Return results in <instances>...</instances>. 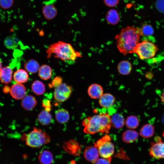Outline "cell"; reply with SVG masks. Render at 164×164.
Returning a JSON list of instances; mask_svg holds the SVG:
<instances>
[{
    "label": "cell",
    "instance_id": "1",
    "mask_svg": "<svg viewBox=\"0 0 164 164\" xmlns=\"http://www.w3.org/2000/svg\"><path fill=\"white\" fill-rule=\"evenodd\" d=\"M140 36L139 28L128 26L123 29L115 36L119 52L124 55L133 53L134 49L139 42Z\"/></svg>",
    "mask_w": 164,
    "mask_h": 164
},
{
    "label": "cell",
    "instance_id": "2",
    "mask_svg": "<svg viewBox=\"0 0 164 164\" xmlns=\"http://www.w3.org/2000/svg\"><path fill=\"white\" fill-rule=\"evenodd\" d=\"M82 124L85 133L94 135L99 132L107 134L111 126V116L107 113H101L86 118Z\"/></svg>",
    "mask_w": 164,
    "mask_h": 164
},
{
    "label": "cell",
    "instance_id": "3",
    "mask_svg": "<svg viewBox=\"0 0 164 164\" xmlns=\"http://www.w3.org/2000/svg\"><path fill=\"white\" fill-rule=\"evenodd\" d=\"M46 53L48 58L53 55L69 64L74 63L78 57H81L80 53L76 51L71 44L62 41L51 45Z\"/></svg>",
    "mask_w": 164,
    "mask_h": 164
},
{
    "label": "cell",
    "instance_id": "4",
    "mask_svg": "<svg viewBox=\"0 0 164 164\" xmlns=\"http://www.w3.org/2000/svg\"><path fill=\"white\" fill-rule=\"evenodd\" d=\"M50 140L49 135L42 130L34 127L33 130L26 136V144L32 148H39Z\"/></svg>",
    "mask_w": 164,
    "mask_h": 164
},
{
    "label": "cell",
    "instance_id": "5",
    "mask_svg": "<svg viewBox=\"0 0 164 164\" xmlns=\"http://www.w3.org/2000/svg\"><path fill=\"white\" fill-rule=\"evenodd\" d=\"M158 50L157 46L152 42L144 40L139 42L133 51L142 60L147 59L153 57Z\"/></svg>",
    "mask_w": 164,
    "mask_h": 164
},
{
    "label": "cell",
    "instance_id": "6",
    "mask_svg": "<svg viewBox=\"0 0 164 164\" xmlns=\"http://www.w3.org/2000/svg\"><path fill=\"white\" fill-rule=\"evenodd\" d=\"M111 138L106 134L94 143L98 151L99 155L102 158L111 157L114 151V146L111 142Z\"/></svg>",
    "mask_w": 164,
    "mask_h": 164
},
{
    "label": "cell",
    "instance_id": "7",
    "mask_svg": "<svg viewBox=\"0 0 164 164\" xmlns=\"http://www.w3.org/2000/svg\"><path fill=\"white\" fill-rule=\"evenodd\" d=\"M154 140L151 144L149 153L150 156L156 159H164V142L159 136L155 137Z\"/></svg>",
    "mask_w": 164,
    "mask_h": 164
},
{
    "label": "cell",
    "instance_id": "8",
    "mask_svg": "<svg viewBox=\"0 0 164 164\" xmlns=\"http://www.w3.org/2000/svg\"><path fill=\"white\" fill-rule=\"evenodd\" d=\"M72 92L71 87L65 83H63L55 88L54 91V97L57 102H63L69 98Z\"/></svg>",
    "mask_w": 164,
    "mask_h": 164
},
{
    "label": "cell",
    "instance_id": "9",
    "mask_svg": "<svg viewBox=\"0 0 164 164\" xmlns=\"http://www.w3.org/2000/svg\"><path fill=\"white\" fill-rule=\"evenodd\" d=\"M63 148L68 153L74 156H79L81 152V148L78 143L73 140L65 142Z\"/></svg>",
    "mask_w": 164,
    "mask_h": 164
},
{
    "label": "cell",
    "instance_id": "10",
    "mask_svg": "<svg viewBox=\"0 0 164 164\" xmlns=\"http://www.w3.org/2000/svg\"><path fill=\"white\" fill-rule=\"evenodd\" d=\"M26 92L25 87L22 84L18 83L11 86L10 91L12 97L16 100L22 99L25 96Z\"/></svg>",
    "mask_w": 164,
    "mask_h": 164
},
{
    "label": "cell",
    "instance_id": "11",
    "mask_svg": "<svg viewBox=\"0 0 164 164\" xmlns=\"http://www.w3.org/2000/svg\"><path fill=\"white\" fill-rule=\"evenodd\" d=\"M84 155L87 160L93 163L98 159L99 154L97 148L94 145L87 147Z\"/></svg>",
    "mask_w": 164,
    "mask_h": 164
},
{
    "label": "cell",
    "instance_id": "12",
    "mask_svg": "<svg viewBox=\"0 0 164 164\" xmlns=\"http://www.w3.org/2000/svg\"><path fill=\"white\" fill-rule=\"evenodd\" d=\"M115 101V97L109 93L103 94L99 98L100 105L104 108H109L114 104Z\"/></svg>",
    "mask_w": 164,
    "mask_h": 164
},
{
    "label": "cell",
    "instance_id": "13",
    "mask_svg": "<svg viewBox=\"0 0 164 164\" xmlns=\"http://www.w3.org/2000/svg\"><path fill=\"white\" fill-rule=\"evenodd\" d=\"M104 90L100 85L94 83L88 87L87 93L89 97L92 99L99 98L103 94Z\"/></svg>",
    "mask_w": 164,
    "mask_h": 164
},
{
    "label": "cell",
    "instance_id": "14",
    "mask_svg": "<svg viewBox=\"0 0 164 164\" xmlns=\"http://www.w3.org/2000/svg\"><path fill=\"white\" fill-rule=\"evenodd\" d=\"M42 12L45 18L48 20L53 19L57 15V10L53 5L47 4L42 8Z\"/></svg>",
    "mask_w": 164,
    "mask_h": 164
},
{
    "label": "cell",
    "instance_id": "15",
    "mask_svg": "<svg viewBox=\"0 0 164 164\" xmlns=\"http://www.w3.org/2000/svg\"><path fill=\"white\" fill-rule=\"evenodd\" d=\"M138 133L133 129H129L125 131L122 136V141L125 143H130L134 142L138 138Z\"/></svg>",
    "mask_w": 164,
    "mask_h": 164
},
{
    "label": "cell",
    "instance_id": "16",
    "mask_svg": "<svg viewBox=\"0 0 164 164\" xmlns=\"http://www.w3.org/2000/svg\"><path fill=\"white\" fill-rule=\"evenodd\" d=\"M12 71L9 66L2 68L0 70V80L2 83L8 84L12 80Z\"/></svg>",
    "mask_w": 164,
    "mask_h": 164
},
{
    "label": "cell",
    "instance_id": "17",
    "mask_svg": "<svg viewBox=\"0 0 164 164\" xmlns=\"http://www.w3.org/2000/svg\"><path fill=\"white\" fill-rule=\"evenodd\" d=\"M36 103V100L34 97L32 95H28L22 99L21 104L24 109L30 111L35 107Z\"/></svg>",
    "mask_w": 164,
    "mask_h": 164
},
{
    "label": "cell",
    "instance_id": "18",
    "mask_svg": "<svg viewBox=\"0 0 164 164\" xmlns=\"http://www.w3.org/2000/svg\"><path fill=\"white\" fill-rule=\"evenodd\" d=\"M38 159L41 164H52L53 161V157L50 151L43 150L39 154Z\"/></svg>",
    "mask_w": 164,
    "mask_h": 164
},
{
    "label": "cell",
    "instance_id": "19",
    "mask_svg": "<svg viewBox=\"0 0 164 164\" xmlns=\"http://www.w3.org/2000/svg\"><path fill=\"white\" fill-rule=\"evenodd\" d=\"M155 133V128L150 124L144 125L139 130V134L142 137L149 138L152 137Z\"/></svg>",
    "mask_w": 164,
    "mask_h": 164
},
{
    "label": "cell",
    "instance_id": "20",
    "mask_svg": "<svg viewBox=\"0 0 164 164\" xmlns=\"http://www.w3.org/2000/svg\"><path fill=\"white\" fill-rule=\"evenodd\" d=\"M111 126L116 129L122 128L125 124V121L123 116L118 113L113 114L111 117Z\"/></svg>",
    "mask_w": 164,
    "mask_h": 164
},
{
    "label": "cell",
    "instance_id": "21",
    "mask_svg": "<svg viewBox=\"0 0 164 164\" xmlns=\"http://www.w3.org/2000/svg\"><path fill=\"white\" fill-rule=\"evenodd\" d=\"M119 73L121 75H126L131 72L132 66L131 63L128 60H124L120 61L117 67Z\"/></svg>",
    "mask_w": 164,
    "mask_h": 164
},
{
    "label": "cell",
    "instance_id": "22",
    "mask_svg": "<svg viewBox=\"0 0 164 164\" xmlns=\"http://www.w3.org/2000/svg\"><path fill=\"white\" fill-rule=\"evenodd\" d=\"M106 19L107 22L112 25L117 24L120 20V16L117 11L111 9L107 13Z\"/></svg>",
    "mask_w": 164,
    "mask_h": 164
},
{
    "label": "cell",
    "instance_id": "23",
    "mask_svg": "<svg viewBox=\"0 0 164 164\" xmlns=\"http://www.w3.org/2000/svg\"><path fill=\"white\" fill-rule=\"evenodd\" d=\"M29 78L27 72L22 69L16 70L13 75V79L17 83L22 84L26 82Z\"/></svg>",
    "mask_w": 164,
    "mask_h": 164
},
{
    "label": "cell",
    "instance_id": "24",
    "mask_svg": "<svg viewBox=\"0 0 164 164\" xmlns=\"http://www.w3.org/2000/svg\"><path fill=\"white\" fill-rule=\"evenodd\" d=\"M56 120L61 124L67 122L70 118V115L68 111L63 108L59 109L55 112Z\"/></svg>",
    "mask_w": 164,
    "mask_h": 164
},
{
    "label": "cell",
    "instance_id": "25",
    "mask_svg": "<svg viewBox=\"0 0 164 164\" xmlns=\"http://www.w3.org/2000/svg\"><path fill=\"white\" fill-rule=\"evenodd\" d=\"M37 119L39 122L42 125H47L51 123L52 116L49 112L43 110L38 114Z\"/></svg>",
    "mask_w": 164,
    "mask_h": 164
},
{
    "label": "cell",
    "instance_id": "26",
    "mask_svg": "<svg viewBox=\"0 0 164 164\" xmlns=\"http://www.w3.org/2000/svg\"><path fill=\"white\" fill-rule=\"evenodd\" d=\"M52 70L48 65H44L42 66L39 70V75L40 77L43 80H47L51 77Z\"/></svg>",
    "mask_w": 164,
    "mask_h": 164
},
{
    "label": "cell",
    "instance_id": "27",
    "mask_svg": "<svg viewBox=\"0 0 164 164\" xmlns=\"http://www.w3.org/2000/svg\"><path fill=\"white\" fill-rule=\"evenodd\" d=\"M19 40L13 35L7 37L4 40V44L8 49L13 50L16 48L18 45Z\"/></svg>",
    "mask_w": 164,
    "mask_h": 164
},
{
    "label": "cell",
    "instance_id": "28",
    "mask_svg": "<svg viewBox=\"0 0 164 164\" xmlns=\"http://www.w3.org/2000/svg\"><path fill=\"white\" fill-rule=\"evenodd\" d=\"M26 70L31 73H36L39 70V65L38 62L33 59L26 61L24 64Z\"/></svg>",
    "mask_w": 164,
    "mask_h": 164
},
{
    "label": "cell",
    "instance_id": "29",
    "mask_svg": "<svg viewBox=\"0 0 164 164\" xmlns=\"http://www.w3.org/2000/svg\"><path fill=\"white\" fill-rule=\"evenodd\" d=\"M139 123L138 118L136 116L131 115L128 117L125 122L126 127L128 129H134L137 128Z\"/></svg>",
    "mask_w": 164,
    "mask_h": 164
},
{
    "label": "cell",
    "instance_id": "30",
    "mask_svg": "<svg viewBox=\"0 0 164 164\" xmlns=\"http://www.w3.org/2000/svg\"><path fill=\"white\" fill-rule=\"evenodd\" d=\"M31 88L34 93L38 95L43 94L45 91L44 84L39 80L34 81L32 85Z\"/></svg>",
    "mask_w": 164,
    "mask_h": 164
},
{
    "label": "cell",
    "instance_id": "31",
    "mask_svg": "<svg viewBox=\"0 0 164 164\" xmlns=\"http://www.w3.org/2000/svg\"><path fill=\"white\" fill-rule=\"evenodd\" d=\"M141 36H152L154 33V30L152 26L149 24L143 25L139 28Z\"/></svg>",
    "mask_w": 164,
    "mask_h": 164
},
{
    "label": "cell",
    "instance_id": "32",
    "mask_svg": "<svg viewBox=\"0 0 164 164\" xmlns=\"http://www.w3.org/2000/svg\"><path fill=\"white\" fill-rule=\"evenodd\" d=\"M13 3L14 0H0V7L4 9H9Z\"/></svg>",
    "mask_w": 164,
    "mask_h": 164
},
{
    "label": "cell",
    "instance_id": "33",
    "mask_svg": "<svg viewBox=\"0 0 164 164\" xmlns=\"http://www.w3.org/2000/svg\"><path fill=\"white\" fill-rule=\"evenodd\" d=\"M111 157L108 158H98L93 162L92 164H111Z\"/></svg>",
    "mask_w": 164,
    "mask_h": 164
},
{
    "label": "cell",
    "instance_id": "34",
    "mask_svg": "<svg viewBox=\"0 0 164 164\" xmlns=\"http://www.w3.org/2000/svg\"><path fill=\"white\" fill-rule=\"evenodd\" d=\"M62 81V78L60 76H57L52 80L51 84H50V85H49L50 87L51 86V87H54L55 88L61 84Z\"/></svg>",
    "mask_w": 164,
    "mask_h": 164
},
{
    "label": "cell",
    "instance_id": "35",
    "mask_svg": "<svg viewBox=\"0 0 164 164\" xmlns=\"http://www.w3.org/2000/svg\"><path fill=\"white\" fill-rule=\"evenodd\" d=\"M42 106L45 108V110L48 112H50L51 110L50 101V100L45 99L43 100Z\"/></svg>",
    "mask_w": 164,
    "mask_h": 164
},
{
    "label": "cell",
    "instance_id": "36",
    "mask_svg": "<svg viewBox=\"0 0 164 164\" xmlns=\"http://www.w3.org/2000/svg\"><path fill=\"white\" fill-rule=\"evenodd\" d=\"M106 5L109 7H114L117 5L119 0H103Z\"/></svg>",
    "mask_w": 164,
    "mask_h": 164
},
{
    "label": "cell",
    "instance_id": "37",
    "mask_svg": "<svg viewBox=\"0 0 164 164\" xmlns=\"http://www.w3.org/2000/svg\"><path fill=\"white\" fill-rule=\"evenodd\" d=\"M10 88L7 86H5L3 87V91L4 93H7L10 91Z\"/></svg>",
    "mask_w": 164,
    "mask_h": 164
},
{
    "label": "cell",
    "instance_id": "38",
    "mask_svg": "<svg viewBox=\"0 0 164 164\" xmlns=\"http://www.w3.org/2000/svg\"><path fill=\"white\" fill-rule=\"evenodd\" d=\"M160 98L161 101L164 104V92L161 95Z\"/></svg>",
    "mask_w": 164,
    "mask_h": 164
},
{
    "label": "cell",
    "instance_id": "39",
    "mask_svg": "<svg viewBox=\"0 0 164 164\" xmlns=\"http://www.w3.org/2000/svg\"><path fill=\"white\" fill-rule=\"evenodd\" d=\"M2 63L1 60H0V70L2 69Z\"/></svg>",
    "mask_w": 164,
    "mask_h": 164
},
{
    "label": "cell",
    "instance_id": "40",
    "mask_svg": "<svg viewBox=\"0 0 164 164\" xmlns=\"http://www.w3.org/2000/svg\"></svg>",
    "mask_w": 164,
    "mask_h": 164
}]
</instances>
